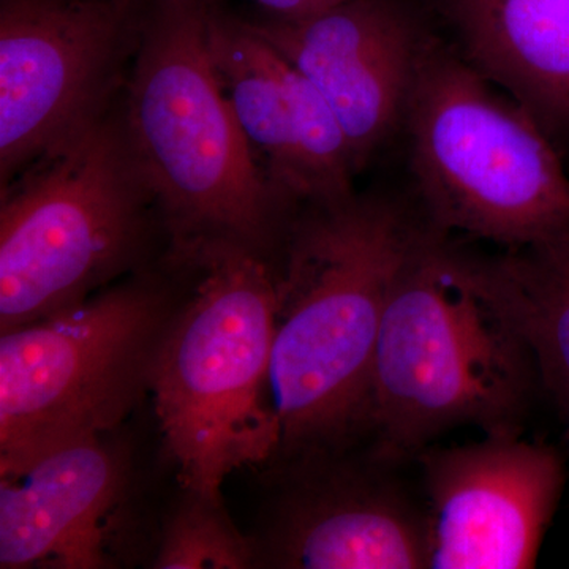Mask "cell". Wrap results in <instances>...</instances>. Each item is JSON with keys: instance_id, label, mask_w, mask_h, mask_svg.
I'll list each match as a JSON object with an SVG mask.
<instances>
[{"instance_id": "obj_5", "label": "cell", "mask_w": 569, "mask_h": 569, "mask_svg": "<svg viewBox=\"0 0 569 569\" xmlns=\"http://www.w3.org/2000/svg\"><path fill=\"white\" fill-rule=\"evenodd\" d=\"M189 260L203 279L164 331L149 389L183 489L220 500L234 470L280 451L269 391L277 277L244 246L204 247Z\"/></svg>"}, {"instance_id": "obj_2", "label": "cell", "mask_w": 569, "mask_h": 569, "mask_svg": "<svg viewBox=\"0 0 569 569\" xmlns=\"http://www.w3.org/2000/svg\"><path fill=\"white\" fill-rule=\"evenodd\" d=\"M541 389L478 254L422 219L389 291L373 359L372 451L400 466L456 427L522 436Z\"/></svg>"}, {"instance_id": "obj_15", "label": "cell", "mask_w": 569, "mask_h": 569, "mask_svg": "<svg viewBox=\"0 0 569 569\" xmlns=\"http://www.w3.org/2000/svg\"><path fill=\"white\" fill-rule=\"evenodd\" d=\"M478 263L493 298L526 339L568 443L569 239L478 257Z\"/></svg>"}, {"instance_id": "obj_7", "label": "cell", "mask_w": 569, "mask_h": 569, "mask_svg": "<svg viewBox=\"0 0 569 569\" xmlns=\"http://www.w3.org/2000/svg\"><path fill=\"white\" fill-rule=\"evenodd\" d=\"M159 288H110L0 337V470L107 436L149 388L171 318Z\"/></svg>"}, {"instance_id": "obj_8", "label": "cell", "mask_w": 569, "mask_h": 569, "mask_svg": "<svg viewBox=\"0 0 569 569\" xmlns=\"http://www.w3.org/2000/svg\"><path fill=\"white\" fill-rule=\"evenodd\" d=\"M142 0H0V181L110 108Z\"/></svg>"}, {"instance_id": "obj_14", "label": "cell", "mask_w": 569, "mask_h": 569, "mask_svg": "<svg viewBox=\"0 0 569 569\" xmlns=\"http://www.w3.org/2000/svg\"><path fill=\"white\" fill-rule=\"evenodd\" d=\"M209 47L236 122L284 203L312 204L295 104L280 74V58L249 22L213 0Z\"/></svg>"}, {"instance_id": "obj_1", "label": "cell", "mask_w": 569, "mask_h": 569, "mask_svg": "<svg viewBox=\"0 0 569 569\" xmlns=\"http://www.w3.org/2000/svg\"><path fill=\"white\" fill-rule=\"evenodd\" d=\"M422 224L402 201L307 206L277 277L269 391L290 459L369 433L373 359L389 291Z\"/></svg>"}, {"instance_id": "obj_4", "label": "cell", "mask_w": 569, "mask_h": 569, "mask_svg": "<svg viewBox=\"0 0 569 569\" xmlns=\"http://www.w3.org/2000/svg\"><path fill=\"white\" fill-rule=\"evenodd\" d=\"M430 33L403 133L422 219L503 250L569 239V176L538 122Z\"/></svg>"}, {"instance_id": "obj_16", "label": "cell", "mask_w": 569, "mask_h": 569, "mask_svg": "<svg viewBox=\"0 0 569 569\" xmlns=\"http://www.w3.org/2000/svg\"><path fill=\"white\" fill-rule=\"evenodd\" d=\"M168 522L153 568L241 569L254 550L224 515L222 500L187 492Z\"/></svg>"}, {"instance_id": "obj_11", "label": "cell", "mask_w": 569, "mask_h": 569, "mask_svg": "<svg viewBox=\"0 0 569 569\" xmlns=\"http://www.w3.org/2000/svg\"><path fill=\"white\" fill-rule=\"evenodd\" d=\"M277 505L268 537L269 563L295 569H425L426 508L392 473L397 463L370 449L310 452Z\"/></svg>"}, {"instance_id": "obj_12", "label": "cell", "mask_w": 569, "mask_h": 569, "mask_svg": "<svg viewBox=\"0 0 569 569\" xmlns=\"http://www.w3.org/2000/svg\"><path fill=\"white\" fill-rule=\"evenodd\" d=\"M107 436L0 470V568H111L129 463Z\"/></svg>"}, {"instance_id": "obj_6", "label": "cell", "mask_w": 569, "mask_h": 569, "mask_svg": "<svg viewBox=\"0 0 569 569\" xmlns=\"http://www.w3.org/2000/svg\"><path fill=\"white\" fill-rule=\"evenodd\" d=\"M153 203L121 112L104 111L2 189L0 329L91 298L133 263Z\"/></svg>"}, {"instance_id": "obj_9", "label": "cell", "mask_w": 569, "mask_h": 569, "mask_svg": "<svg viewBox=\"0 0 569 569\" xmlns=\"http://www.w3.org/2000/svg\"><path fill=\"white\" fill-rule=\"evenodd\" d=\"M426 493L427 569L537 565L567 485L559 449L522 436L430 445L413 459Z\"/></svg>"}, {"instance_id": "obj_13", "label": "cell", "mask_w": 569, "mask_h": 569, "mask_svg": "<svg viewBox=\"0 0 569 569\" xmlns=\"http://www.w3.org/2000/svg\"><path fill=\"white\" fill-rule=\"evenodd\" d=\"M451 43L557 146L569 142V0H430Z\"/></svg>"}, {"instance_id": "obj_17", "label": "cell", "mask_w": 569, "mask_h": 569, "mask_svg": "<svg viewBox=\"0 0 569 569\" xmlns=\"http://www.w3.org/2000/svg\"><path fill=\"white\" fill-rule=\"evenodd\" d=\"M253 2L263 7L269 17L282 18V20H301L329 9L323 0H253Z\"/></svg>"}, {"instance_id": "obj_3", "label": "cell", "mask_w": 569, "mask_h": 569, "mask_svg": "<svg viewBox=\"0 0 569 569\" xmlns=\"http://www.w3.org/2000/svg\"><path fill=\"white\" fill-rule=\"evenodd\" d=\"M213 0H142L121 108L142 181L181 257L236 244L264 253L284 203L239 129L209 47Z\"/></svg>"}, {"instance_id": "obj_10", "label": "cell", "mask_w": 569, "mask_h": 569, "mask_svg": "<svg viewBox=\"0 0 569 569\" xmlns=\"http://www.w3.org/2000/svg\"><path fill=\"white\" fill-rule=\"evenodd\" d=\"M312 82L346 132L356 174L406 122L429 26L410 0H343L301 20L247 21Z\"/></svg>"}, {"instance_id": "obj_19", "label": "cell", "mask_w": 569, "mask_h": 569, "mask_svg": "<svg viewBox=\"0 0 569 569\" xmlns=\"http://www.w3.org/2000/svg\"><path fill=\"white\" fill-rule=\"evenodd\" d=\"M568 448H569V441H568Z\"/></svg>"}, {"instance_id": "obj_18", "label": "cell", "mask_w": 569, "mask_h": 569, "mask_svg": "<svg viewBox=\"0 0 569 569\" xmlns=\"http://www.w3.org/2000/svg\"><path fill=\"white\" fill-rule=\"evenodd\" d=\"M323 2L326 3V6L332 7L336 6V3L343 2V0H323Z\"/></svg>"}]
</instances>
